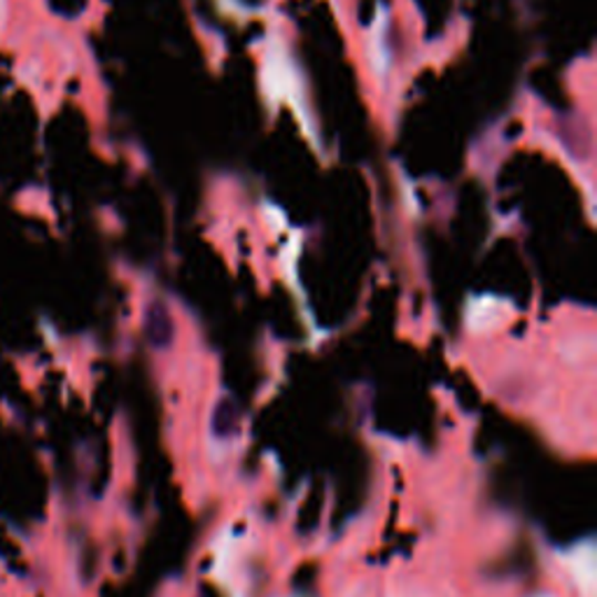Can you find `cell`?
<instances>
[{
	"mask_svg": "<svg viewBox=\"0 0 597 597\" xmlns=\"http://www.w3.org/2000/svg\"><path fill=\"white\" fill-rule=\"evenodd\" d=\"M240 428V411L231 400H223L213 411V434L219 439L234 436Z\"/></svg>",
	"mask_w": 597,
	"mask_h": 597,
	"instance_id": "6da1fadb",
	"label": "cell"
},
{
	"mask_svg": "<svg viewBox=\"0 0 597 597\" xmlns=\"http://www.w3.org/2000/svg\"><path fill=\"white\" fill-rule=\"evenodd\" d=\"M150 339L157 348H166L173 339V325H171V316L166 313L164 306H157L150 313Z\"/></svg>",
	"mask_w": 597,
	"mask_h": 597,
	"instance_id": "7a4b0ae2",
	"label": "cell"
}]
</instances>
